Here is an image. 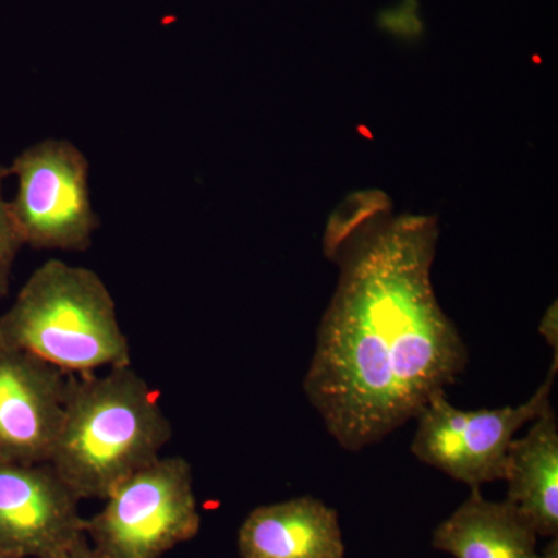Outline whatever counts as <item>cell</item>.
Instances as JSON below:
<instances>
[{"label":"cell","mask_w":558,"mask_h":558,"mask_svg":"<svg viewBox=\"0 0 558 558\" xmlns=\"http://www.w3.org/2000/svg\"><path fill=\"white\" fill-rule=\"evenodd\" d=\"M436 216L363 211L326 238L339 263L303 391L341 449L376 446L465 373L469 349L440 306Z\"/></svg>","instance_id":"cell-1"},{"label":"cell","mask_w":558,"mask_h":558,"mask_svg":"<svg viewBox=\"0 0 558 558\" xmlns=\"http://www.w3.org/2000/svg\"><path fill=\"white\" fill-rule=\"evenodd\" d=\"M80 499L50 464L0 461V550L58 558L86 537Z\"/></svg>","instance_id":"cell-7"},{"label":"cell","mask_w":558,"mask_h":558,"mask_svg":"<svg viewBox=\"0 0 558 558\" xmlns=\"http://www.w3.org/2000/svg\"><path fill=\"white\" fill-rule=\"evenodd\" d=\"M538 558H558V537L549 539L543 553H538Z\"/></svg>","instance_id":"cell-15"},{"label":"cell","mask_w":558,"mask_h":558,"mask_svg":"<svg viewBox=\"0 0 558 558\" xmlns=\"http://www.w3.org/2000/svg\"><path fill=\"white\" fill-rule=\"evenodd\" d=\"M172 428L159 395L131 368L69 374L64 417L49 464L78 499H106L160 458Z\"/></svg>","instance_id":"cell-2"},{"label":"cell","mask_w":558,"mask_h":558,"mask_svg":"<svg viewBox=\"0 0 558 558\" xmlns=\"http://www.w3.org/2000/svg\"><path fill=\"white\" fill-rule=\"evenodd\" d=\"M69 374L0 348V461L49 464L64 417Z\"/></svg>","instance_id":"cell-8"},{"label":"cell","mask_w":558,"mask_h":558,"mask_svg":"<svg viewBox=\"0 0 558 558\" xmlns=\"http://www.w3.org/2000/svg\"><path fill=\"white\" fill-rule=\"evenodd\" d=\"M538 535L508 499L488 501L481 488L433 532L432 546L454 558H538Z\"/></svg>","instance_id":"cell-10"},{"label":"cell","mask_w":558,"mask_h":558,"mask_svg":"<svg viewBox=\"0 0 558 558\" xmlns=\"http://www.w3.org/2000/svg\"><path fill=\"white\" fill-rule=\"evenodd\" d=\"M241 558H344L339 513L304 495L259 506L238 532Z\"/></svg>","instance_id":"cell-9"},{"label":"cell","mask_w":558,"mask_h":558,"mask_svg":"<svg viewBox=\"0 0 558 558\" xmlns=\"http://www.w3.org/2000/svg\"><path fill=\"white\" fill-rule=\"evenodd\" d=\"M558 363L534 395L517 407L497 410H459L447 392L428 400L416 417L411 453L470 488L505 480L510 444L524 425L550 405Z\"/></svg>","instance_id":"cell-5"},{"label":"cell","mask_w":558,"mask_h":558,"mask_svg":"<svg viewBox=\"0 0 558 558\" xmlns=\"http://www.w3.org/2000/svg\"><path fill=\"white\" fill-rule=\"evenodd\" d=\"M0 348L27 352L68 374L131 365L116 303L94 270L51 259L0 317Z\"/></svg>","instance_id":"cell-3"},{"label":"cell","mask_w":558,"mask_h":558,"mask_svg":"<svg viewBox=\"0 0 558 558\" xmlns=\"http://www.w3.org/2000/svg\"><path fill=\"white\" fill-rule=\"evenodd\" d=\"M58 558H105L101 556V554H98L97 550L92 548L89 546V543H87V537H84L83 539H80L78 543H76L75 546H72L68 550V553L62 554V556Z\"/></svg>","instance_id":"cell-14"},{"label":"cell","mask_w":558,"mask_h":558,"mask_svg":"<svg viewBox=\"0 0 558 558\" xmlns=\"http://www.w3.org/2000/svg\"><path fill=\"white\" fill-rule=\"evenodd\" d=\"M539 336L546 340L549 348L554 351V363H558V317L557 303H554L548 311L545 312L543 318L539 319Z\"/></svg>","instance_id":"cell-13"},{"label":"cell","mask_w":558,"mask_h":558,"mask_svg":"<svg viewBox=\"0 0 558 558\" xmlns=\"http://www.w3.org/2000/svg\"><path fill=\"white\" fill-rule=\"evenodd\" d=\"M508 501L526 517L538 537H558V422L553 403L509 447L505 480Z\"/></svg>","instance_id":"cell-11"},{"label":"cell","mask_w":558,"mask_h":558,"mask_svg":"<svg viewBox=\"0 0 558 558\" xmlns=\"http://www.w3.org/2000/svg\"><path fill=\"white\" fill-rule=\"evenodd\" d=\"M9 175L10 171L0 167V300L9 295L11 269H13L17 252L24 245L17 236L13 220H11L9 202L3 199V180Z\"/></svg>","instance_id":"cell-12"},{"label":"cell","mask_w":558,"mask_h":558,"mask_svg":"<svg viewBox=\"0 0 558 558\" xmlns=\"http://www.w3.org/2000/svg\"><path fill=\"white\" fill-rule=\"evenodd\" d=\"M0 558H20V557L10 556V554H5V553H2V550H0Z\"/></svg>","instance_id":"cell-16"},{"label":"cell","mask_w":558,"mask_h":558,"mask_svg":"<svg viewBox=\"0 0 558 558\" xmlns=\"http://www.w3.org/2000/svg\"><path fill=\"white\" fill-rule=\"evenodd\" d=\"M201 523L191 465L172 457L121 481L84 531L105 558H161L196 537Z\"/></svg>","instance_id":"cell-4"},{"label":"cell","mask_w":558,"mask_h":558,"mask_svg":"<svg viewBox=\"0 0 558 558\" xmlns=\"http://www.w3.org/2000/svg\"><path fill=\"white\" fill-rule=\"evenodd\" d=\"M17 193L9 202L22 244L83 252L100 226L92 208L89 161L69 140H44L14 159Z\"/></svg>","instance_id":"cell-6"}]
</instances>
